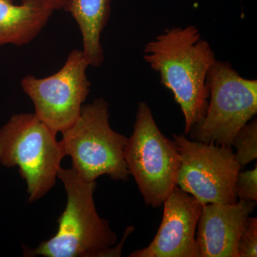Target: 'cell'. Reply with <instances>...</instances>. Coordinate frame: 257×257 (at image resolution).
Segmentation results:
<instances>
[{"instance_id":"cell-14","label":"cell","mask_w":257,"mask_h":257,"mask_svg":"<svg viewBox=\"0 0 257 257\" xmlns=\"http://www.w3.org/2000/svg\"><path fill=\"white\" fill-rule=\"evenodd\" d=\"M238 257L257 256V218L248 216L237 244Z\"/></svg>"},{"instance_id":"cell-16","label":"cell","mask_w":257,"mask_h":257,"mask_svg":"<svg viewBox=\"0 0 257 257\" xmlns=\"http://www.w3.org/2000/svg\"><path fill=\"white\" fill-rule=\"evenodd\" d=\"M54 10H65L69 0H47Z\"/></svg>"},{"instance_id":"cell-10","label":"cell","mask_w":257,"mask_h":257,"mask_svg":"<svg viewBox=\"0 0 257 257\" xmlns=\"http://www.w3.org/2000/svg\"><path fill=\"white\" fill-rule=\"evenodd\" d=\"M256 204L239 199L203 205L196 234L201 257H238V240Z\"/></svg>"},{"instance_id":"cell-9","label":"cell","mask_w":257,"mask_h":257,"mask_svg":"<svg viewBox=\"0 0 257 257\" xmlns=\"http://www.w3.org/2000/svg\"><path fill=\"white\" fill-rule=\"evenodd\" d=\"M160 229L146 247L130 257H201L196 238L202 204L176 187L164 202Z\"/></svg>"},{"instance_id":"cell-2","label":"cell","mask_w":257,"mask_h":257,"mask_svg":"<svg viewBox=\"0 0 257 257\" xmlns=\"http://www.w3.org/2000/svg\"><path fill=\"white\" fill-rule=\"evenodd\" d=\"M57 178L67 195L65 209L57 219L58 229L37 248L24 246V256H121L124 243L113 247L116 234L96 211L94 193L96 183L84 180L74 169L60 167Z\"/></svg>"},{"instance_id":"cell-1","label":"cell","mask_w":257,"mask_h":257,"mask_svg":"<svg viewBox=\"0 0 257 257\" xmlns=\"http://www.w3.org/2000/svg\"><path fill=\"white\" fill-rule=\"evenodd\" d=\"M144 60L160 74L184 116V135L205 116L209 104L207 76L215 53L194 25L167 29L147 42Z\"/></svg>"},{"instance_id":"cell-6","label":"cell","mask_w":257,"mask_h":257,"mask_svg":"<svg viewBox=\"0 0 257 257\" xmlns=\"http://www.w3.org/2000/svg\"><path fill=\"white\" fill-rule=\"evenodd\" d=\"M207 84V112L189 135L196 141L231 147L236 133L256 116L257 80L243 78L229 62L216 60Z\"/></svg>"},{"instance_id":"cell-3","label":"cell","mask_w":257,"mask_h":257,"mask_svg":"<svg viewBox=\"0 0 257 257\" xmlns=\"http://www.w3.org/2000/svg\"><path fill=\"white\" fill-rule=\"evenodd\" d=\"M56 135L35 113L13 115L0 128V163L8 168L18 167L30 203L55 187L65 157Z\"/></svg>"},{"instance_id":"cell-12","label":"cell","mask_w":257,"mask_h":257,"mask_svg":"<svg viewBox=\"0 0 257 257\" xmlns=\"http://www.w3.org/2000/svg\"><path fill=\"white\" fill-rule=\"evenodd\" d=\"M112 0H69L66 8L78 25L83 52L91 66L99 67L104 60L101 35L111 14Z\"/></svg>"},{"instance_id":"cell-8","label":"cell","mask_w":257,"mask_h":257,"mask_svg":"<svg viewBox=\"0 0 257 257\" xmlns=\"http://www.w3.org/2000/svg\"><path fill=\"white\" fill-rule=\"evenodd\" d=\"M89 66L83 51L74 50L57 73L45 78L28 75L22 80L24 92L33 102L35 114L57 134L73 124L80 114L90 90Z\"/></svg>"},{"instance_id":"cell-4","label":"cell","mask_w":257,"mask_h":257,"mask_svg":"<svg viewBox=\"0 0 257 257\" xmlns=\"http://www.w3.org/2000/svg\"><path fill=\"white\" fill-rule=\"evenodd\" d=\"M109 119L108 103L95 99L83 104L78 118L62 133L65 157L70 156L72 168L87 182L102 175L124 182L130 177L124 159L128 138L113 130Z\"/></svg>"},{"instance_id":"cell-5","label":"cell","mask_w":257,"mask_h":257,"mask_svg":"<svg viewBox=\"0 0 257 257\" xmlns=\"http://www.w3.org/2000/svg\"><path fill=\"white\" fill-rule=\"evenodd\" d=\"M124 159L145 204L160 207L177 186L180 157L173 140L165 137L145 101L138 104L133 135Z\"/></svg>"},{"instance_id":"cell-15","label":"cell","mask_w":257,"mask_h":257,"mask_svg":"<svg viewBox=\"0 0 257 257\" xmlns=\"http://www.w3.org/2000/svg\"><path fill=\"white\" fill-rule=\"evenodd\" d=\"M235 193L240 200L257 201V165L254 168L239 172L235 181Z\"/></svg>"},{"instance_id":"cell-7","label":"cell","mask_w":257,"mask_h":257,"mask_svg":"<svg viewBox=\"0 0 257 257\" xmlns=\"http://www.w3.org/2000/svg\"><path fill=\"white\" fill-rule=\"evenodd\" d=\"M172 137L180 157L177 187L202 205L237 202L234 185L241 166L231 147L190 140L183 134Z\"/></svg>"},{"instance_id":"cell-11","label":"cell","mask_w":257,"mask_h":257,"mask_svg":"<svg viewBox=\"0 0 257 257\" xmlns=\"http://www.w3.org/2000/svg\"><path fill=\"white\" fill-rule=\"evenodd\" d=\"M54 10L47 0H0V46H23L42 32Z\"/></svg>"},{"instance_id":"cell-13","label":"cell","mask_w":257,"mask_h":257,"mask_svg":"<svg viewBox=\"0 0 257 257\" xmlns=\"http://www.w3.org/2000/svg\"><path fill=\"white\" fill-rule=\"evenodd\" d=\"M236 149L234 153L240 166H246L257 158L256 118L248 122L236 133L231 142Z\"/></svg>"}]
</instances>
